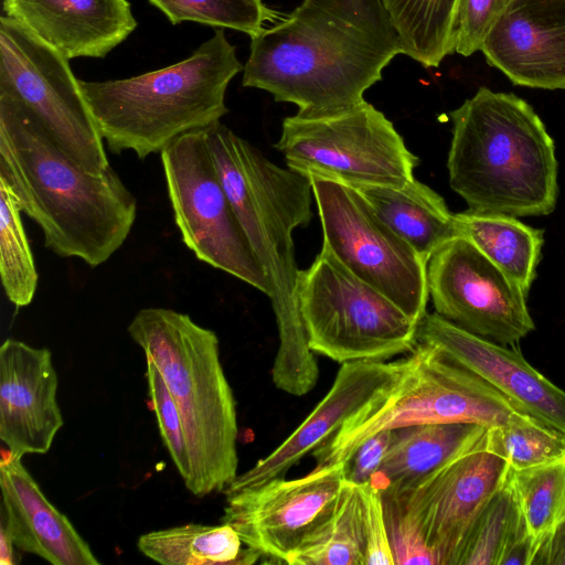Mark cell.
I'll return each mask as SVG.
<instances>
[{
    "instance_id": "6da1fadb",
    "label": "cell",
    "mask_w": 565,
    "mask_h": 565,
    "mask_svg": "<svg viewBox=\"0 0 565 565\" xmlns=\"http://www.w3.org/2000/svg\"><path fill=\"white\" fill-rule=\"evenodd\" d=\"M402 53L382 0H303L250 38L243 86L324 117L363 103L383 68Z\"/></svg>"
},
{
    "instance_id": "7a4b0ae2",
    "label": "cell",
    "mask_w": 565,
    "mask_h": 565,
    "mask_svg": "<svg viewBox=\"0 0 565 565\" xmlns=\"http://www.w3.org/2000/svg\"><path fill=\"white\" fill-rule=\"evenodd\" d=\"M204 131L233 210L269 284L279 337L273 382L288 394L305 395L316 386L319 367L299 311L292 234L312 216L310 179L275 164L221 121Z\"/></svg>"
},
{
    "instance_id": "3957f363",
    "label": "cell",
    "mask_w": 565,
    "mask_h": 565,
    "mask_svg": "<svg viewBox=\"0 0 565 565\" xmlns=\"http://www.w3.org/2000/svg\"><path fill=\"white\" fill-rule=\"evenodd\" d=\"M0 179L22 213L41 228L60 257L90 267L126 242L137 201L110 167L95 173L73 160L17 100L0 95Z\"/></svg>"
},
{
    "instance_id": "277c9868",
    "label": "cell",
    "mask_w": 565,
    "mask_h": 565,
    "mask_svg": "<svg viewBox=\"0 0 565 565\" xmlns=\"http://www.w3.org/2000/svg\"><path fill=\"white\" fill-rule=\"evenodd\" d=\"M449 117V184L468 210L521 217L555 210V143L529 103L480 87Z\"/></svg>"
},
{
    "instance_id": "5b68a950",
    "label": "cell",
    "mask_w": 565,
    "mask_h": 565,
    "mask_svg": "<svg viewBox=\"0 0 565 565\" xmlns=\"http://www.w3.org/2000/svg\"><path fill=\"white\" fill-rule=\"evenodd\" d=\"M127 331L160 371L178 407L192 476L185 488L203 498L237 476L236 403L214 331L186 313L143 308Z\"/></svg>"
},
{
    "instance_id": "8992f818",
    "label": "cell",
    "mask_w": 565,
    "mask_h": 565,
    "mask_svg": "<svg viewBox=\"0 0 565 565\" xmlns=\"http://www.w3.org/2000/svg\"><path fill=\"white\" fill-rule=\"evenodd\" d=\"M244 67L223 29L189 57L125 79L79 85L106 147L138 159L161 152L189 131L221 121L225 92Z\"/></svg>"
},
{
    "instance_id": "52a82bcc",
    "label": "cell",
    "mask_w": 565,
    "mask_h": 565,
    "mask_svg": "<svg viewBox=\"0 0 565 565\" xmlns=\"http://www.w3.org/2000/svg\"><path fill=\"white\" fill-rule=\"evenodd\" d=\"M518 412L493 386L433 345L417 343L403 374L313 452L315 468L344 462L370 436L443 423L504 424ZM520 413V412H519Z\"/></svg>"
},
{
    "instance_id": "ba28073f",
    "label": "cell",
    "mask_w": 565,
    "mask_h": 565,
    "mask_svg": "<svg viewBox=\"0 0 565 565\" xmlns=\"http://www.w3.org/2000/svg\"><path fill=\"white\" fill-rule=\"evenodd\" d=\"M297 299L312 352L341 364L385 361L418 343V323L323 244L313 263L299 269Z\"/></svg>"
},
{
    "instance_id": "9c48e42d",
    "label": "cell",
    "mask_w": 565,
    "mask_h": 565,
    "mask_svg": "<svg viewBox=\"0 0 565 565\" xmlns=\"http://www.w3.org/2000/svg\"><path fill=\"white\" fill-rule=\"evenodd\" d=\"M275 148L287 167L352 186H399L414 179L418 158L385 115L366 100L324 117H286Z\"/></svg>"
},
{
    "instance_id": "30bf717a",
    "label": "cell",
    "mask_w": 565,
    "mask_h": 565,
    "mask_svg": "<svg viewBox=\"0 0 565 565\" xmlns=\"http://www.w3.org/2000/svg\"><path fill=\"white\" fill-rule=\"evenodd\" d=\"M0 95L20 103L84 169L110 168L106 145L68 60L10 17L0 18Z\"/></svg>"
},
{
    "instance_id": "8fae6325",
    "label": "cell",
    "mask_w": 565,
    "mask_h": 565,
    "mask_svg": "<svg viewBox=\"0 0 565 565\" xmlns=\"http://www.w3.org/2000/svg\"><path fill=\"white\" fill-rule=\"evenodd\" d=\"M204 129L181 135L160 152L174 223L199 260L268 296V280L233 210Z\"/></svg>"
},
{
    "instance_id": "7c38bea8",
    "label": "cell",
    "mask_w": 565,
    "mask_h": 565,
    "mask_svg": "<svg viewBox=\"0 0 565 565\" xmlns=\"http://www.w3.org/2000/svg\"><path fill=\"white\" fill-rule=\"evenodd\" d=\"M307 177L323 245L419 323L429 297L427 262L380 218L358 189L318 174Z\"/></svg>"
},
{
    "instance_id": "4fadbf2b",
    "label": "cell",
    "mask_w": 565,
    "mask_h": 565,
    "mask_svg": "<svg viewBox=\"0 0 565 565\" xmlns=\"http://www.w3.org/2000/svg\"><path fill=\"white\" fill-rule=\"evenodd\" d=\"M427 287L438 316L482 339L515 345L535 329L524 291L465 237L430 256Z\"/></svg>"
},
{
    "instance_id": "5bb4252c",
    "label": "cell",
    "mask_w": 565,
    "mask_h": 565,
    "mask_svg": "<svg viewBox=\"0 0 565 565\" xmlns=\"http://www.w3.org/2000/svg\"><path fill=\"white\" fill-rule=\"evenodd\" d=\"M345 480L344 462L287 480L224 491L222 522L263 557L287 563L305 537L332 510Z\"/></svg>"
},
{
    "instance_id": "9a60e30c",
    "label": "cell",
    "mask_w": 565,
    "mask_h": 565,
    "mask_svg": "<svg viewBox=\"0 0 565 565\" xmlns=\"http://www.w3.org/2000/svg\"><path fill=\"white\" fill-rule=\"evenodd\" d=\"M512 468L483 445L469 450L396 497L417 526L436 565H456L478 513L508 480Z\"/></svg>"
},
{
    "instance_id": "2e32d148",
    "label": "cell",
    "mask_w": 565,
    "mask_h": 565,
    "mask_svg": "<svg viewBox=\"0 0 565 565\" xmlns=\"http://www.w3.org/2000/svg\"><path fill=\"white\" fill-rule=\"evenodd\" d=\"M417 342L435 347L493 386L518 412L565 435V391L535 370L516 344L482 339L436 312L419 321Z\"/></svg>"
},
{
    "instance_id": "e0dca14e",
    "label": "cell",
    "mask_w": 565,
    "mask_h": 565,
    "mask_svg": "<svg viewBox=\"0 0 565 565\" xmlns=\"http://www.w3.org/2000/svg\"><path fill=\"white\" fill-rule=\"evenodd\" d=\"M409 356L395 361L362 360L342 363L332 386L301 424L269 455L223 490L260 486L284 475L303 456L330 439L342 425L403 374Z\"/></svg>"
},
{
    "instance_id": "ac0fdd59",
    "label": "cell",
    "mask_w": 565,
    "mask_h": 565,
    "mask_svg": "<svg viewBox=\"0 0 565 565\" xmlns=\"http://www.w3.org/2000/svg\"><path fill=\"white\" fill-rule=\"evenodd\" d=\"M47 348L8 338L0 348V438L17 457L46 454L64 425Z\"/></svg>"
},
{
    "instance_id": "d6986e66",
    "label": "cell",
    "mask_w": 565,
    "mask_h": 565,
    "mask_svg": "<svg viewBox=\"0 0 565 565\" xmlns=\"http://www.w3.org/2000/svg\"><path fill=\"white\" fill-rule=\"evenodd\" d=\"M480 51L515 85L565 89V0H510Z\"/></svg>"
},
{
    "instance_id": "ffe728a7",
    "label": "cell",
    "mask_w": 565,
    "mask_h": 565,
    "mask_svg": "<svg viewBox=\"0 0 565 565\" xmlns=\"http://www.w3.org/2000/svg\"><path fill=\"white\" fill-rule=\"evenodd\" d=\"M3 11L67 60L105 57L137 28L127 0H3Z\"/></svg>"
},
{
    "instance_id": "44dd1931",
    "label": "cell",
    "mask_w": 565,
    "mask_h": 565,
    "mask_svg": "<svg viewBox=\"0 0 565 565\" xmlns=\"http://www.w3.org/2000/svg\"><path fill=\"white\" fill-rule=\"evenodd\" d=\"M1 524L15 547L53 565H99L68 518L51 503L38 482L11 455L0 461Z\"/></svg>"
},
{
    "instance_id": "7402d4cb",
    "label": "cell",
    "mask_w": 565,
    "mask_h": 565,
    "mask_svg": "<svg viewBox=\"0 0 565 565\" xmlns=\"http://www.w3.org/2000/svg\"><path fill=\"white\" fill-rule=\"evenodd\" d=\"M384 461L370 481L381 492L407 490L460 455L484 443L475 423L424 424L393 429Z\"/></svg>"
},
{
    "instance_id": "603a6c76",
    "label": "cell",
    "mask_w": 565,
    "mask_h": 565,
    "mask_svg": "<svg viewBox=\"0 0 565 565\" xmlns=\"http://www.w3.org/2000/svg\"><path fill=\"white\" fill-rule=\"evenodd\" d=\"M380 218L426 262L445 243L458 237L455 213L430 186L413 179L399 186H354Z\"/></svg>"
},
{
    "instance_id": "cb8c5ba5",
    "label": "cell",
    "mask_w": 565,
    "mask_h": 565,
    "mask_svg": "<svg viewBox=\"0 0 565 565\" xmlns=\"http://www.w3.org/2000/svg\"><path fill=\"white\" fill-rule=\"evenodd\" d=\"M455 215L459 236L470 241L527 296L536 277L544 231L501 213L467 210Z\"/></svg>"
},
{
    "instance_id": "d4e9b609",
    "label": "cell",
    "mask_w": 565,
    "mask_h": 565,
    "mask_svg": "<svg viewBox=\"0 0 565 565\" xmlns=\"http://www.w3.org/2000/svg\"><path fill=\"white\" fill-rule=\"evenodd\" d=\"M138 550L163 565H252L263 556L227 523L184 524L139 536Z\"/></svg>"
},
{
    "instance_id": "484cf974",
    "label": "cell",
    "mask_w": 565,
    "mask_h": 565,
    "mask_svg": "<svg viewBox=\"0 0 565 565\" xmlns=\"http://www.w3.org/2000/svg\"><path fill=\"white\" fill-rule=\"evenodd\" d=\"M399 38L402 53L424 67H437L455 52L459 0H382Z\"/></svg>"
},
{
    "instance_id": "4316f807",
    "label": "cell",
    "mask_w": 565,
    "mask_h": 565,
    "mask_svg": "<svg viewBox=\"0 0 565 565\" xmlns=\"http://www.w3.org/2000/svg\"><path fill=\"white\" fill-rule=\"evenodd\" d=\"M289 565H364L358 484L344 480L329 514L287 559Z\"/></svg>"
},
{
    "instance_id": "83f0119b",
    "label": "cell",
    "mask_w": 565,
    "mask_h": 565,
    "mask_svg": "<svg viewBox=\"0 0 565 565\" xmlns=\"http://www.w3.org/2000/svg\"><path fill=\"white\" fill-rule=\"evenodd\" d=\"M529 534L512 470L478 513L460 547L456 565H499L504 551Z\"/></svg>"
},
{
    "instance_id": "f1b7e54d",
    "label": "cell",
    "mask_w": 565,
    "mask_h": 565,
    "mask_svg": "<svg viewBox=\"0 0 565 565\" xmlns=\"http://www.w3.org/2000/svg\"><path fill=\"white\" fill-rule=\"evenodd\" d=\"M512 482L536 551L565 521V452L534 467L512 469Z\"/></svg>"
},
{
    "instance_id": "f546056e",
    "label": "cell",
    "mask_w": 565,
    "mask_h": 565,
    "mask_svg": "<svg viewBox=\"0 0 565 565\" xmlns=\"http://www.w3.org/2000/svg\"><path fill=\"white\" fill-rule=\"evenodd\" d=\"M21 213L10 186L0 179V278L17 308L32 302L39 279Z\"/></svg>"
},
{
    "instance_id": "4dcf8cb0",
    "label": "cell",
    "mask_w": 565,
    "mask_h": 565,
    "mask_svg": "<svg viewBox=\"0 0 565 565\" xmlns=\"http://www.w3.org/2000/svg\"><path fill=\"white\" fill-rule=\"evenodd\" d=\"M484 448L505 460L513 470H521L564 454L565 435L514 412L504 424L487 428Z\"/></svg>"
},
{
    "instance_id": "1f68e13d",
    "label": "cell",
    "mask_w": 565,
    "mask_h": 565,
    "mask_svg": "<svg viewBox=\"0 0 565 565\" xmlns=\"http://www.w3.org/2000/svg\"><path fill=\"white\" fill-rule=\"evenodd\" d=\"M172 24L199 22L218 29H233L250 38L259 34L266 22L280 21L281 14L263 0H148Z\"/></svg>"
},
{
    "instance_id": "d6a6232c",
    "label": "cell",
    "mask_w": 565,
    "mask_h": 565,
    "mask_svg": "<svg viewBox=\"0 0 565 565\" xmlns=\"http://www.w3.org/2000/svg\"><path fill=\"white\" fill-rule=\"evenodd\" d=\"M148 394L157 419L161 439L186 486L192 476L191 462L178 407L166 382L150 358L146 356Z\"/></svg>"
},
{
    "instance_id": "836d02e7",
    "label": "cell",
    "mask_w": 565,
    "mask_h": 565,
    "mask_svg": "<svg viewBox=\"0 0 565 565\" xmlns=\"http://www.w3.org/2000/svg\"><path fill=\"white\" fill-rule=\"evenodd\" d=\"M359 522L364 565H395L381 491L371 482L358 484Z\"/></svg>"
},
{
    "instance_id": "e575fe53",
    "label": "cell",
    "mask_w": 565,
    "mask_h": 565,
    "mask_svg": "<svg viewBox=\"0 0 565 565\" xmlns=\"http://www.w3.org/2000/svg\"><path fill=\"white\" fill-rule=\"evenodd\" d=\"M381 493L395 565H436L422 533L405 514L396 497L390 492Z\"/></svg>"
},
{
    "instance_id": "d590c367",
    "label": "cell",
    "mask_w": 565,
    "mask_h": 565,
    "mask_svg": "<svg viewBox=\"0 0 565 565\" xmlns=\"http://www.w3.org/2000/svg\"><path fill=\"white\" fill-rule=\"evenodd\" d=\"M510 0H459L455 22V52L470 56L480 51L490 29Z\"/></svg>"
},
{
    "instance_id": "8d00e7d4",
    "label": "cell",
    "mask_w": 565,
    "mask_h": 565,
    "mask_svg": "<svg viewBox=\"0 0 565 565\" xmlns=\"http://www.w3.org/2000/svg\"><path fill=\"white\" fill-rule=\"evenodd\" d=\"M393 434L382 430L366 438L344 461L345 479L355 484L370 482L384 461Z\"/></svg>"
},
{
    "instance_id": "74e56055",
    "label": "cell",
    "mask_w": 565,
    "mask_h": 565,
    "mask_svg": "<svg viewBox=\"0 0 565 565\" xmlns=\"http://www.w3.org/2000/svg\"><path fill=\"white\" fill-rule=\"evenodd\" d=\"M531 565H565V521L540 543Z\"/></svg>"
},
{
    "instance_id": "f35d334b",
    "label": "cell",
    "mask_w": 565,
    "mask_h": 565,
    "mask_svg": "<svg viewBox=\"0 0 565 565\" xmlns=\"http://www.w3.org/2000/svg\"><path fill=\"white\" fill-rule=\"evenodd\" d=\"M14 544L7 533L4 526L0 523V564L13 565L15 556L13 551Z\"/></svg>"
}]
</instances>
